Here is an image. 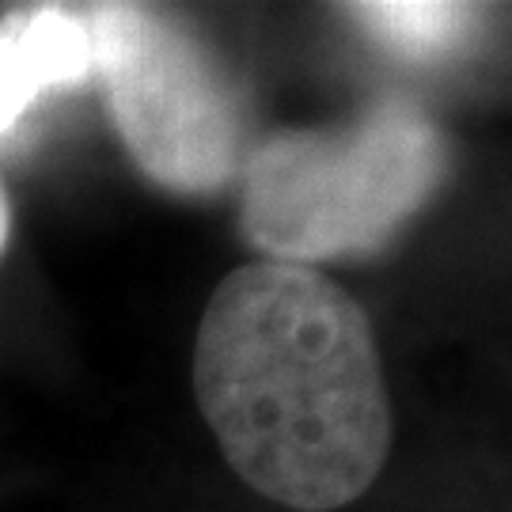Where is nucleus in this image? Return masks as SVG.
<instances>
[{"label": "nucleus", "mask_w": 512, "mask_h": 512, "mask_svg": "<svg viewBox=\"0 0 512 512\" xmlns=\"http://www.w3.org/2000/svg\"><path fill=\"white\" fill-rule=\"evenodd\" d=\"M444 171L437 122L406 99H376L338 126L262 137L243 167L239 232L293 266L372 255L433 202Z\"/></svg>", "instance_id": "obj_2"}, {"label": "nucleus", "mask_w": 512, "mask_h": 512, "mask_svg": "<svg viewBox=\"0 0 512 512\" xmlns=\"http://www.w3.org/2000/svg\"><path fill=\"white\" fill-rule=\"evenodd\" d=\"M95 73L84 8L27 4L0 19V137L46 92L80 88Z\"/></svg>", "instance_id": "obj_4"}, {"label": "nucleus", "mask_w": 512, "mask_h": 512, "mask_svg": "<svg viewBox=\"0 0 512 512\" xmlns=\"http://www.w3.org/2000/svg\"><path fill=\"white\" fill-rule=\"evenodd\" d=\"M8 239H12V209H8V194L0 186V258L8 251Z\"/></svg>", "instance_id": "obj_6"}, {"label": "nucleus", "mask_w": 512, "mask_h": 512, "mask_svg": "<svg viewBox=\"0 0 512 512\" xmlns=\"http://www.w3.org/2000/svg\"><path fill=\"white\" fill-rule=\"evenodd\" d=\"M349 16L368 35L380 38L387 50L406 57H437L440 50L456 46L467 35L475 8L463 4H433V0H410V4H349Z\"/></svg>", "instance_id": "obj_5"}, {"label": "nucleus", "mask_w": 512, "mask_h": 512, "mask_svg": "<svg viewBox=\"0 0 512 512\" xmlns=\"http://www.w3.org/2000/svg\"><path fill=\"white\" fill-rule=\"evenodd\" d=\"M194 399L228 467L296 512L368 494L395 440L372 319L315 266L262 258L220 281L194 338Z\"/></svg>", "instance_id": "obj_1"}, {"label": "nucleus", "mask_w": 512, "mask_h": 512, "mask_svg": "<svg viewBox=\"0 0 512 512\" xmlns=\"http://www.w3.org/2000/svg\"><path fill=\"white\" fill-rule=\"evenodd\" d=\"M95 73L122 145L156 186L217 194L243 164V107L213 50L148 4H92Z\"/></svg>", "instance_id": "obj_3"}]
</instances>
